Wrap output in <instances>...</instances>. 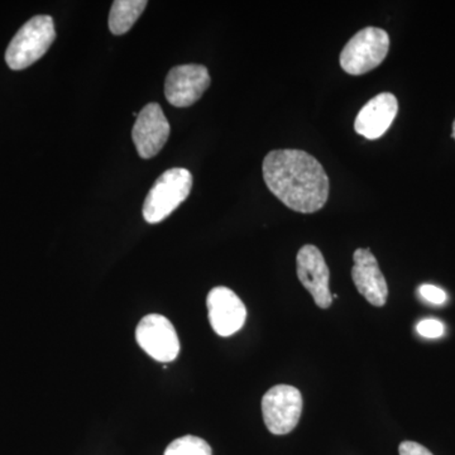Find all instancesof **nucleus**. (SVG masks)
<instances>
[{
	"mask_svg": "<svg viewBox=\"0 0 455 455\" xmlns=\"http://www.w3.org/2000/svg\"><path fill=\"white\" fill-rule=\"evenodd\" d=\"M263 179L272 194L287 208L311 214L324 208L329 179L315 157L300 149H276L266 156Z\"/></svg>",
	"mask_w": 455,
	"mask_h": 455,
	"instance_id": "nucleus-1",
	"label": "nucleus"
},
{
	"mask_svg": "<svg viewBox=\"0 0 455 455\" xmlns=\"http://www.w3.org/2000/svg\"><path fill=\"white\" fill-rule=\"evenodd\" d=\"M193 188V175L187 169H171L154 184L143 204V218L147 223L157 224L166 220L181 205Z\"/></svg>",
	"mask_w": 455,
	"mask_h": 455,
	"instance_id": "nucleus-2",
	"label": "nucleus"
},
{
	"mask_svg": "<svg viewBox=\"0 0 455 455\" xmlns=\"http://www.w3.org/2000/svg\"><path fill=\"white\" fill-rule=\"evenodd\" d=\"M56 38L55 25L50 16L29 20L9 44L5 62L12 70H25L41 59Z\"/></svg>",
	"mask_w": 455,
	"mask_h": 455,
	"instance_id": "nucleus-3",
	"label": "nucleus"
},
{
	"mask_svg": "<svg viewBox=\"0 0 455 455\" xmlns=\"http://www.w3.org/2000/svg\"><path fill=\"white\" fill-rule=\"evenodd\" d=\"M390 50L387 32L367 27L355 33L340 53V66L347 74L363 75L379 68Z\"/></svg>",
	"mask_w": 455,
	"mask_h": 455,
	"instance_id": "nucleus-4",
	"label": "nucleus"
},
{
	"mask_svg": "<svg viewBox=\"0 0 455 455\" xmlns=\"http://www.w3.org/2000/svg\"><path fill=\"white\" fill-rule=\"evenodd\" d=\"M301 392L293 386L277 385L262 398V415L266 427L275 435L291 433L298 427L302 412Z\"/></svg>",
	"mask_w": 455,
	"mask_h": 455,
	"instance_id": "nucleus-5",
	"label": "nucleus"
},
{
	"mask_svg": "<svg viewBox=\"0 0 455 455\" xmlns=\"http://www.w3.org/2000/svg\"><path fill=\"white\" fill-rule=\"evenodd\" d=\"M136 339L140 348L156 361L167 363L179 355L178 333L170 320L160 314H151L140 320Z\"/></svg>",
	"mask_w": 455,
	"mask_h": 455,
	"instance_id": "nucleus-6",
	"label": "nucleus"
},
{
	"mask_svg": "<svg viewBox=\"0 0 455 455\" xmlns=\"http://www.w3.org/2000/svg\"><path fill=\"white\" fill-rule=\"evenodd\" d=\"M211 75L203 65H180L173 68L164 83V95L171 106L187 108L196 104L211 86Z\"/></svg>",
	"mask_w": 455,
	"mask_h": 455,
	"instance_id": "nucleus-7",
	"label": "nucleus"
},
{
	"mask_svg": "<svg viewBox=\"0 0 455 455\" xmlns=\"http://www.w3.org/2000/svg\"><path fill=\"white\" fill-rule=\"evenodd\" d=\"M170 133V123L163 108L157 103H151L147 104L137 116L132 139L140 157L149 160L160 154L169 140Z\"/></svg>",
	"mask_w": 455,
	"mask_h": 455,
	"instance_id": "nucleus-8",
	"label": "nucleus"
},
{
	"mask_svg": "<svg viewBox=\"0 0 455 455\" xmlns=\"http://www.w3.org/2000/svg\"><path fill=\"white\" fill-rule=\"evenodd\" d=\"M296 268L299 280L311 293L317 307L328 309L333 302V295L329 289L331 272L319 248L311 244L304 245L296 257Z\"/></svg>",
	"mask_w": 455,
	"mask_h": 455,
	"instance_id": "nucleus-9",
	"label": "nucleus"
},
{
	"mask_svg": "<svg viewBox=\"0 0 455 455\" xmlns=\"http://www.w3.org/2000/svg\"><path fill=\"white\" fill-rule=\"evenodd\" d=\"M212 331L220 337H230L243 328L247 310L243 301L228 287H215L206 299Z\"/></svg>",
	"mask_w": 455,
	"mask_h": 455,
	"instance_id": "nucleus-10",
	"label": "nucleus"
},
{
	"mask_svg": "<svg viewBox=\"0 0 455 455\" xmlns=\"http://www.w3.org/2000/svg\"><path fill=\"white\" fill-rule=\"evenodd\" d=\"M353 262L352 278L359 293L373 307H385L388 287L376 257L368 248H359L353 254Z\"/></svg>",
	"mask_w": 455,
	"mask_h": 455,
	"instance_id": "nucleus-11",
	"label": "nucleus"
},
{
	"mask_svg": "<svg viewBox=\"0 0 455 455\" xmlns=\"http://www.w3.org/2000/svg\"><path fill=\"white\" fill-rule=\"evenodd\" d=\"M398 101L391 92H382L362 108L355 122V130L367 140L381 139L396 118Z\"/></svg>",
	"mask_w": 455,
	"mask_h": 455,
	"instance_id": "nucleus-12",
	"label": "nucleus"
},
{
	"mask_svg": "<svg viewBox=\"0 0 455 455\" xmlns=\"http://www.w3.org/2000/svg\"><path fill=\"white\" fill-rule=\"evenodd\" d=\"M148 3L146 0H116L109 13V29L113 35L122 36L130 31L139 20Z\"/></svg>",
	"mask_w": 455,
	"mask_h": 455,
	"instance_id": "nucleus-13",
	"label": "nucleus"
},
{
	"mask_svg": "<svg viewBox=\"0 0 455 455\" xmlns=\"http://www.w3.org/2000/svg\"><path fill=\"white\" fill-rule=\"evenodd\" d=\"M164 455H212L211 445L194 435L173 440L164 451Z\"/></svg>",
	"mask_w": 455,
	"mask_h": 455,
	"instance_id": "nucleus-14",
	"label": "nucleus"
},
{
	"mask_svg": "<svg viewBox=\"0 0 455 455\" xmlns=\"http://www.w3.org/2000/svg\"><path fill=\"white\" fill-rule=\"evenodd\" d=\"M416 331L418 333L424 338H429V339H436V338L442 337L444 334V324L436 319H424L416 325Z\"/></svg>",
	"mask_w": 455,
	"mask_h": 455,
	"instance_id": "nucleus-15",
	"label": "nucleus"
},
{
	"mask_svg": "<svg viewBox=\"0 0 455 455\" xmlns=\"http://www.w3.org/2000/svg\"><path fill=\"white\" fill-rule=\"evenodd\" d=\"M421 298L434 305H443L447 301V293L434 284H423L419 287Z\"/></svg>",
	"mask_w": 455,
	"mask_h": 455,
	"instance_id": "nucleus-16",
	"label": "nucleus"
},
{
	"mask_svg": "<svg viewBox=\"0 0 455 455\" xmlns=\"http://www.w3.org/2000/svg\"><path fill=\"white\" fill-rule=\"evenodd\" d=\"M400 455H434L429 449L415 442H403L398 447Z\"/></svg>",
	"mask_w": 455,
	"mask_h": 455,
	"instance_id": "nucleus-17",
	"label": "nucleus"
},
{
	"mask_svg": "<svg viewBox=\"0 0 455 455\" xmlns=\"http://www.w3.org/2000/svg\"><path fill=\"white\" fill-rule=\"evenodd\" d=\"M453 139L455 140V121L453 123Z\"/></svg>",
	"mask_w": 455,
	"mask_h": 455,
	"instance_id": "nucleus-18",
	"label": "nucleus"
}]
</instances>
